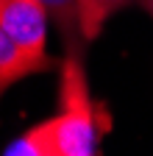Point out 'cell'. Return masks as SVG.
Masks as SVG:
<instances>
[{
  "instance_id": "cell-4",
  "label": "cell",
  "mask_w": 153,
  "mask_h": 156,
  "mask_svg": "<svg viewBox=\"0 0 153 156\" xmlns=\"http://www.w3.org/2000/svg\"><path fill=\"white\" fill-rule=\"evenodd\" d=\"M131 0H78V23H81V36L84 42H95L103 25L114 11H120Z\"/></svg>"
},
{
  "instance_id": "cell-2",
  "label": "cell",
  "mask_w": 153,
  "mask_h": 156,
  "mask_svg": "<svg viewBox=\"0 0 153 156\" xmlns=\"http://www.w3.org/2000/svg\"><path fill=\"white\" fill-rule=\"evenodd\" d=\"M47 9L42 0H0V25L23 48L47 56Z\"/></svg>"
},
{
  "instance_id": "cell-5",
  "label": "cell",
  "mask_w": 153,
  "mask_h": 156,
  "mask_svg": "<svg viewBox=\"0 0 153 156\" xmlns=\"http://www.w3.org/2000/svg\"><path fill=\"white\" fill-rule=\"evenodd\" d=\"M50 20H56V25H59L67 36V45L70 50H75V42L81 36V23H78V0H42Z\"/></svg>"
},
{
  "instance_id": "cell-1",
  "label": "cell",
  "mask_w": 153,
  "mask_h": 156,
  "mask_svg": "<svg viewBox=\"0 0 153 156\" xmlns=\"http://www.w3.org/2000/svg\"><path fill=\"white\" fill-rule=\"evenodd\" d=\"M59 98V114L31 126L6 148L9 156H92L98 151V140L109 131V117L89 98L84 64L72 50L61 62Z\"/></svg>"
},
{
  "instance_id": "cell-3",
  "label": "cell",
  "mask_w": 153,
  "mask_h": 156,
  "mask_svg": "<svg viewBox=\"0 0 153 156\" xmlns=\"http://www.w3.org/2000/svg\"><path fill=\"white\" fill-rule=\"evenodd\" d=\"M50 67H53L50 56H39V53L23 48L0 25V95L9 87H14L17 81H23L28 75H36V73H45Z\"/></svg>"
},
{
  "instance_id": "cell-6",
  "label": "cell",
  "mask_w": 153,
  "mask_h": 156,
  "mask_svg": "<svg viewBox=\"0 0 153 156\" xmlns=\"http://www.w3.org/2000/svg\"><path fill=\"white\" fill-rule=\"evenodd\" d=\"M139 6H142V9H145V11L153 17V0H139Z\"/></svg>"
}]
</instances>
